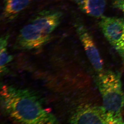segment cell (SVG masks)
I'll return each instance as SVG.
<instances>
[{
    "mask_svg": "<svg viewBox=\"0 0 124 124\" xmlns=\"http://www.w3.org/2000/svg\"><path fill=\"white\" fill-rule=\"evenodd\" d=\"M50 38L51 35L44 33L31 22L20 30L16 41V46L22 49H37L47 44Z\"/></svg>",
    "mask_w": 124,
    "mask_h": 124,
    "instance_id": "5",
    "label": "cell"
},
{
    "mask_svg": "<svg viewBox=\"0 0 124 124\" xmlns=\"http://www.w3.org/2000/svg\"><path fill=\"white\" fill-rule=\"evenodd\" d=\"M31 0H5L2 17L6 21H11L26 8Z\"/></svg>",
    "mask_w": 124,
    "mask_h": 124,
    "instance_id": "9",
    "label": "cell"
},
{
    "mask_svg": "<svg viewBox=\"0 0 124 124\" xmlns=\"http://www.w3.org/2000/svg\"><path fill=\"white\" fill-rule=\"evenodd\" d=\"M81 11L89 16L101 18L106 7L105 0H73Z\"/></svg>",
    "mask_w": 124,
    "mask_h": 124,
    "instance_id": "8",
    "label": "cell"
},
{
    "mask_svg": "<svg viewBox=\"0 0 124 124\" xmlns=\"http://www.w3.org/2000/svg\"></svg>",
    "mask_w": 124,
    "mask_h": 124,
    "instance_id": "12",
    "label": "cell"
},
{
    "mask_svg": "<svg viewBox=\"0 0 124 124\" xmlns=\"http://www.w3.org/2000/svg\"><path fill=\"white\" fill-rule=\"evenodd\" d=\"M1 105L4 113L17 124H56L58 121L37 94L27 89L3 85Z\"/></svg>",
    "mask_w": 124,
    "mask_h": 124,
    "instance_id": "1",
    "label": "cell"
},
{
    "mask_svg": "<svg viewBox=\"0 0 124 124\" xmlns=\"http://www.w3.org/2000/svg\"><path fill=\"white\" fill-rule=\"evenodd\" d=\"M75 27L86 55L94 69L98 74L104 71L103 62L93 37L82 23L77 22Z\"/></svg>",
    "mask_w": 124,
    "mask_h": 124,
    "instance_id": "6",
    "label": "cell"
},
{
    "mask_svg": "<svg viewBox=\"0 0 124 124\" xmlns=\"http://www.w3.org/2000/svg\"><path fill=\"white\" fill-rule=\"evenodd\" d=\"M9 37V34L7 33L1 36L0 39V71L1 73L6 72V67L13 59V56L7 51V46Z\"/></svg>",
    "mask_w": 124,
    "mask_h": 124,
    "instance_id": "10",
    "label": "cell"
},
{
    "mask_svg": "<svg viewBox=\"0 0 124 124\" xmlns=\"http://www.w3.org/2000/svg\"><path fill=\"white\" fill-rule=\"evenodd\" d=\"M97 82L103 106L110 112L122 114L124 92L119 75L112 71H104L99 73Z\"/></svg>",
    "mask_w": 124,
    "mask_h": 124,
    "instance_id": "2",
    "label": "cell"
},
{
    "mask_svg": "<svg viewBox=\"0 0 124 124\" xmlns=\"http://www.w3.org/2000/svg\"><path fill=\"white\" fill-rule=\"evenodd\" d=\"M62 17V14L60 11L46 10L38 14L31 22L44 33L51 35L60 24Z\"/></svg>",
    "mask_w": 124,
    "mask_h": 124,
    "instance_id": "7",
    "label": "cell"
},
{
    "mask_svg": "<svg viewBox=\"0 0 124 124\" xmlns=\"http://www.w3.org/2000/svg\"><path fill=\"white\" fill-rule=\"evenodd\" d=\"M99 25L105 38L121 58L124 66V18L103 16Z\"/></svg>",
    "mask_w": 124,
    "mask_h": 124,
    "instance_id": "4",
    "label": "cell"
},
{
    "mask_svg": "<svg viewBox=\"0 0 124 124\" xmlns=\"http://www.w3.org/2000/svg\"><path fill=\"white\" fill-rule=\"evenodd\" d=\"M112 3L115 8L119 9L124 15V0H113Z\"/></svg>",
    "mask_w": 124,
    "mask_h": 124,
    "instance_id": "11",
    "label": "cell"
},
{
    "mask_svg": "<svg viewBox=\"0 0 124 124\" xmlns=\"http://www.w3.org/2000/svg\"><path fill=\"white\" fill-rule=\"evenodd\" d=\"M73 124H124L122 114L108 111L103 106L89 104L78 107L69 120Z\"/></svg>",
    "mask_w": 124,
    "mask_h": 124,
    "instance_id": "3",
    "label": "cell"
}]
</instances>
